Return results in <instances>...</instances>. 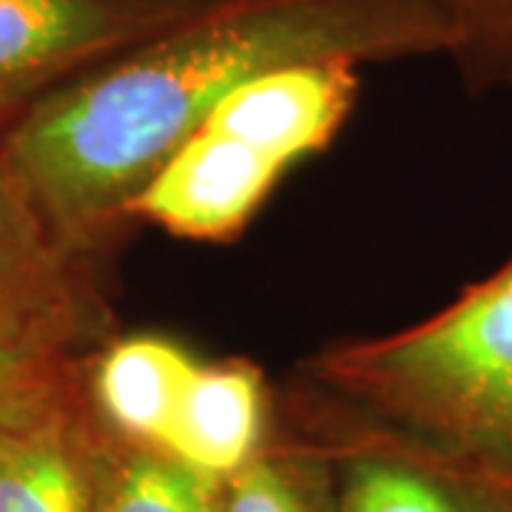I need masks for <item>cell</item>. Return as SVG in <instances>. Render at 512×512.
<instances>
[{
    "mask_svg": "<svg viewBox=\"0 0 512 512\" xmlns=\"http://www.w3.org/2000/svg\"><path fill=\"white\" fill-rule=\"evenodd\" d=\"M214 512H339L336 478L316 439H276L225 478Z\"/></svg>",
    "mask_w": 512,
    "mask_h": 512,
    "instance_id": "7c38bea8",
    "label": "cell"
},
{
    "mask_svg": "<svg viewBox=\"0 0 512 512\" xmlns=\"http://www.w3.org/2000/svg\"><path fill=\"white\" fill-rule=\"evenodd\" d=\"M200 359L163 336H111L86 356V393L114 436L165 450Z\"/></svg>",
    "mask_w": 512,
    "mask_h": 512,
    "instance_id": "30bf717a",
    "label": "cell"
},
{
    "mask_svg": "<svg viewBox=\"0 0 512 512\" xmlns=\"http://www.w3.org/2000/svg\"><path fill=\"white\" fill-rule=\"evenodd\" d=\"M359 69L348 60H316L259 74L228 94L202 128L293 165L322 151L345 126L362 89Z\"/></svg>",
    "mask_w": 512,
    "mask_h": 512,
    "instance_id": "ba28073f",
    "label": "cell"
},
{
    "mask_svg": "<svg viewBox=\"0 0 512 512\" xmlns=\"http://www.w3.org/2000/svg\"><path fill=\"white\" fill-rule=\"evenodd\" d=\"M83 365L86 356H63L0 339V419L60 396L83 376Z\"/></svg>",
    "mask_w": 512,
    "mask_h": 512,
    "instance_id": "5bb4252c",
    "label": "cell"
},
{
    "mask_svg": "<svg viewBox=\"0 0 512 512\" xmlns=\"http://www.w3.org/2000/svg\"><path fill=\"white\" fill-rule=\"evenodd\" d=\"M271 416V384L254 362H200L163 453L202 476L225 481L268 444Z\"/></svg>",
    "mask_w": 512,
    "mask_h": 512,
    "instance_id": "9c48e42d",
    "label": "cell"
},
{
    "mask_svg": "<svg viewBox=\"0 0 512 512\" xmlns=\"http://www.w3.org/2000/svg\"><path fill=\"white\" fill-rule=\"evenodd\" d=\"M111 336L114 311L94 265L57 239L0 148V339L92 356Z\"/></svg>",
    "mask_w": 512,
    "mask_h": 512,
    "instance_id": "5b68a950",
    "label": "cell"
},
{
    "mask_svg": "<svg viewBox=\"0 0 512 512\" xmlns=\"http://www.w3.org/2000/svg\"><path fill=\"white\" fill-rule=\"evenodd\" d=\"M305 404L333 467L339 512H512V476L450 456L325 390L322 410Z\"/></svg>",
    "mask_w": 512,
    "mask_h": 512,
    "instance_id": "3957f363",
    "label": "cell"
},
{
    "mask_svg": "<svg viewBox=\"0 0 512 512\" xmlns=\"http://www.w3.org/2000/svg\"><path fill=\"white\" fill-rule=\"evenodd\" d=\"M291 165L251 143L200 128L128 205L131 225L202 242L237 239Z\"/></svg>",
    "mask_w": 512,
    "mask_h": 512,
    "instance_id": "8992f818",
    "label": "cell"
},
{
    "mask_svg": "<svg viewBox=\"0 0 512 512\" xmlns=\"http://www.w3.org/2000/svg\"><path fill=\"white\" fill-rule=\"evenodd\" d=\"M433 0H220L72 77L0 131L43 220L97 262L134 231L128 205L242 83L296 63L456 57Z\"/></svg>",
    "mask_w": 512,
    "mask_h": 512,
    "instance_id": "6da1fadb",
    "label": "cell"
},
{
    "mask_svg": "<svg viewBox=\"0 0 512 512\" xmlns=\"http://www.w3.org/2000/svg\"><path fill=\"white\" fill-rule=\"evenodd\" d=\"M220 0H0V131L97 63Z\"/></svg>",
    "mask_w": 512,
    "mask_h": 512,
    "instance_id": "277c9868",
    "label": "cell"
},
{
    "mask_svg": "<svg viewBox=\"0 0 512 512\" xmlns=\"http://www.w3.org/2000/svg\"><path fill=\"white\" fill-rule=\"evenodd\" d=\"M220 484L177 458L103 427L92 512H214Z\"/></svg>",
    "mask_w": 512,
    "mask_h": 512,
    "instance_id": "8fae6325",
    "label": "cell"
},
{
    "mask_svg": "<svg viewBox=\"0 0 512 512\" xmlns=\"http://www.w3.org/2000/svg\"><path fill=\"white\" fill-rule=\"evenodd\" d=\"M100 439L83 365L60 396L0 419V512H92Z\"/></svg>",
    "mask_w": 512,
    "mask_h": 512,
    "instance_id": "52a82bcc",
    "label": "cell"
},
{
    "mask_svg": "<svg viewBox=\"0 0 512 512\" xmlns=\"http://www.w3.org/2000/svg\"><path fill=\"white\" fill-rule=\"evenodd\" d=\"M456 23L453 63L473 89H512V0H433Z\"/></svg>",
    "mask_w": 512,
    "mask_h": 512,
    "instance_id": "4fadbf2b",
    "label": "cell"
},
{
    "mask_svg": "<svg viewBox=\"0 0 512 512\" xmlns=\"http://www.w3.org/2000/svg\"><path fill=\"white\" fill-rule=\"evenodd\" d=\"M302 373L373 419L512 476V259L419 325L328 345Z\"/></svg>",
    "mask_w": 512,
    "mask_h": 512,
    "instance_id": "7a4b0ae2",
    "label": "cell"
}]
</instances>
